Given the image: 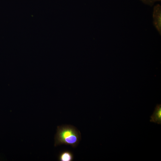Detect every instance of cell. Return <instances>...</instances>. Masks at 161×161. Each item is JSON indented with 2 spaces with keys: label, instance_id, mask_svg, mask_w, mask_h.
I'll return each mask as SVG.
<instances>
[{
  "label": "cell",
  "instance_id": "cell-5",
  "mask_svg": "<svg viewBox=\"0 0 161 161\" xmlns=\"http://www.w3.org/2000/svg\"><path fill=\"white\" fill-rule=\"evenodd\" d=\"M145 4L152 6L156 2L160 1L161 0H140Z\"/></svg>",
  "mask_w": 161,
  "mask_h": 161
},
{
  "label": "cell",
  "instance_id": "cell-1",
  "mask_svg": "<svg viewBox=\"0 0 161 161\" xmlns=\"http://www.w3.org/2000/svg\"><path fill=\"white\" fill-rule=\"evenodd\" d=\"M81 140L80 131L74 126L65 125L58 126L55 137L54 146L62 144L75 148Z\"/></svg>",
  "mask_w": 161,
  "mask_h": 161
},
{
  "label": "cell",
  "instance_id": "cell-4",
  "mask_svg": "<svg viewBox=\"0 0 161 161\" xmlns=\"http://www.w3.org/2000/svg\"><path fill=\"white\" fill-rule=\"evenodd\" d=\"M73 156L72 154L68 151H64L59 154L58 159L60 161H72L73 160Z\"/></svg>",
  "mask_w": 161,
  "mask_h": 161
},
{
  "label": "cell",
  "instance_id": "cell-3",
  "mask_svg": "<svg viewBox=\"0 0 161 161\" xmlns=\"http://www.w3.org/2000/svg\"><path fill=\"white\" fill-rule=\"evenodd\" d=\"M151 122L161 124V105H157L153 114L150 117Z\"/></svg>",
  "mask_w": 161,
  "mask_h": 161
},
{
  "label": "cell",
  "instance_id": "cell-2",
  "mask_svg": "<svg viewBox=\"0 0 161 161\" xmlns=\"http://www.w3.org/2000/svg\"><path fill=\"white\" fill-rule=\"evenodd\" d=\"M153 17V24L160 35L161 33V7L159 4L154 6Z\"/></svg>",
  "mask_w": 161,
  "mask_h": 161
}]
</instances>
